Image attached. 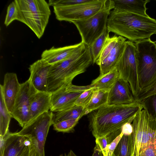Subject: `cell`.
<instances>
[{"label": "cell", "mask_w": 156, "mask_h": 156, "mask_svg": "<svg viewBox=\"0 0 156 156\" xmlns=\"http://www.w3.org/2000/svg\"><path fill=\"white\" fill-rule=\"evenodd\" d=\"M67 156H77L75 153L71 150L67 154Z\"/></svg>", "instance_id": "f35d334b"}, {"label": "cell", "mask_w": 156, "mask_h": 156, "mask_svg": "<svg viewBox=\"0 0 156 156\" xmlns=\"http://www.w3.org/2000/svg\"><path fill=\"white\" fill-rule=\"evenodd\" d=\"M51 65L41 59L30 66L29 79L38 92H48L47 81Z\"/></svg>", "instance_id": "9a60e30c"}, {"label": "cell", "mask_w": 156, "mask_h": 156, "mask_svg": "<svg viewBox=\"0 0 156 156\" xmlns=\"http://www.w3.org/2000/svg\"><path fill=\"white\" fill-rule=\"evenodd\" d=\"M156 94V80L152 84L145 88L141 89L134 97L135 101L141 103L148 97Z\"/></svg>", "instance_id": "f546056e"}, {"label": "cell", "mask_w": 156, "mask_h": 156, "mask_svg": "<svg viewBox=\"0 0 156 156\" xmlns=\"http://www.w3.org/2000/svg\"><path fill=\"white\" fill-rule=\"evenodd\" d=\"M87 114L88 113L84 107L75 105L70 108L54 113L53 124L55 122L65 120L80 119L83 116Z\"/></svg>", "instance_id": "7402d4cb"}, {"label": "cell", "mask_w": 156, "mask_h": 156, "mask_svg": "<svg viewBox=\"0 0 156 156\" xmlns=\"http://www.w3.org/2000/svg\"><path fill=\"white\" fill-rule=\"evenodd\" d=\"M112 9V0H107L105 7L94 15L84 20L72 22L80 34L81 41L89 47L107 27L108 19Z\"/></svg>", "instance_id": "52a82bcc"}, {"label": "cell", "mask_w": 156, "mask_h": 156, "mask_svg": "<svg viewBox=\"0 0 156 156\" xmlns=\"http://www.w3.org/2000/svg\"><path fill=\"white\" fill-rule=\"evenodd\" d=\"M112 156H115V155L114 154V153H113L112 155Z\"/></svg>", "instance_id": "60d3db41"}, {"label": "cell", "mask_w": 156, "mask_h": 156, "mask_svg": "<svg viewBox=\"0 0 156 156\" xmlns=\"http://www.w3.org/2000/svg\"><path fill=\"white\" fill-rule=\"evenodd\" d=\"M107 27L109 32L136 43L156 34V20L149 16L117 11H111Z\"/></svg>", "instance_id": "7a4b0ae2"}, {"label": "cell", "mask_w": 156, "mask_h": 156, "mask_svg": "<svg viewBox=\"0 0 156 156\" xmlns=\"http://www.w3.org/2000/svg\"><path fill=\"white\" fill-rule=\"evenodd\" d=\"M109 33L107 27L89 47L93 59V64L96 63L98 60L107 39L109 36Z\"/></svg>", "instance_id": "d4e9b609"}, {"label": "cell", "mask_w": 156, "mask_h": 156, "mask_svg": "<svg viewBox=\"0 0 156 156\" xmlns=\"http://www.w3.org/2000/svg\"><path fill=\"white\" fill-rule=\"evenodd\" d=\"M143 108L141 103L135 101L128 104L107 105L92 112L90 123L93 136L96 138L113 134L119 135L122 126L132 122Z\"/></svg>", "instance_id": "6da1fadb"}, {"label": "cell", "mask_w": 156, "mask_h": 156, "mask_svg": "<svg viewBox=\"0 0 156 156\" xmlns=\"http://www.w3.org/2000/svg\"><path fill=\"white\" fill-rule=\"evenodd\" d=\"M119 77L118 71L115 67L106 74L100 75L98 77L92 81L90 85L80 86L79 90L84 91L89 89H94L108 91Z\"/></svg>", "instance_id": "ffe728a7"}, {"label": "cell", "mask_w": 156, "mask_h": 156, "mask_svg": "<svg viewBox=\"0 0 156 156\" xmlns=\"http://www.w3.org/2000/svg\"><path fill=\"white\" fill-rule=\"evenodd\" d=\"M150 38L135 43V58L140 90L156 80V44Z\"/></svg>", "instance_id": "8992f818"}, {"label": "cell", "mask_w": 156, "mask_h": 156, "mask_svg": "<svg viewBox=\"0 0 156 156\" xmlns=\"http://www.w3.org/2000/svg\"><path fill=\"white\" fill-rule=\"evenodd\" d=\"M132 122H128L124 124L121 129V132L124 135H130L133 132Z\"/></svg>", "instance_id": "e575fe53"}, {"label": "cell", "mask_w": 156, "mask_h": 156, "mask_svg": "<svg viewBox=\"0 0 156 156\" xmlns=\"http://www.w3.org/2000/svg\"><path fill=\"white\" fill-rule=\"evenodd\" d=\"M21 83L18 80L16 74L7 73L4 77L3 85L0 84L4 100L10 114L20 87Z\"/></svg>", "instance_id": "e0dca14e"}, {"label": "cell", "mask_w": 156, "mask_h": 156, "mask_svg": "<svg viewBox=\"0 0 156 156\" xmlns=\"http://www.w3.org/2000/svg\"><path fill=\"white\" fill-rule=\"evenodd\" d=\"M29 145L27 146L21 156H29Z\"/></svg>", "instance_id": "74e56055"}, {"label": "cell", "mask_w": 156, "mask_h": 156, "mask_svg": "<svg viewBox=\"0 0 156 156\" xmlns=\"http://www.w3.org/2000/svg\"><path fill=\"white\" fill-rule=\"evenodd\" d=\"M135 101L129 83L119 77L108 91L107 105L128 104Z\"/></svg>", "instance_id": "4fadbf2b"}, {"label": "cell", "mask_w": 156, "mask_h": 156, "mask_svg": "<svg viewBox=\"0 0 156 156\" xmlns=\"http://www.w3.org/2000/svg\"><path fill=\"white\" fill-rule=\"evenodd\" d=\"M108 91L95 90L91 98L85 108L87 113L96 110L107 105Z\"/></svg>", "instance_id": "603a6c76"}, {"label": "cell", "mask_w": 156, "mask_h": 156, "mask_svg": "<svg viewBox=\"0 0 156 156\" xmlns=\"http://www.w3.org/2000/svg\"><path fill=\"white\" fill-rule=\"evenodd\" d=\"M19 14L18 8L14 1L11 2L8 5L7 10L4 24L8 26L14 20H18Z\"/></svg>", "instance_id": "f1b7e54d"}, {"label": "cell", "mask_w": 156, "mask_h": 156, "mask_svg": "<svg viewBox=\"0 0 156 156\" xmlns=\"http://www.w3.org/2000/svg\"><path fill=\"white\" fill-rule=\"evenodd\" d=\"M123 135V134L121 132L119 135L116 136L108 145L106 151V156H112L114 151Z\"/></svg>", "instance_id": "d6a6232c"}, {"label": "cell", "mask_w": 156, "mask_h": 156, "mask_svg": "<svg viewBox=\"0 0 156 156\" xmlns=\"http://www.w3.org/2000/svg\"><path fill=\"white\" fill-rule=\"evenodd\" d=\"M92 63L90 48L83 43L69 58L51 65L47 81L48 92L52 94L72 84L73 79L84 73Z\"/></svg>", "instance_id": "3957f363"}, {"label": "cell", "mask_w": 156, "mask_h": 156, "mask_svg": "<svg viewBox=\"0 0 156 156\" xmlns=\"http://www.w3.org/2000/svg\"><path fill=\"white\" fill-rule=\"evenodd\" d=\"M92 156H104L102 151L100 148L96 145Z\"/></svg>", "instance_id": "8d00e7d4"}, {"label": "cell", "mask_w": 156, "mask_h": 156, "mask_svg": "<svg viewBox=\"0 0 156 156\" xmlns=\"http://www.w3.org/2000/svg\"><path fill=\"white\" fill-rule=\"evenodd\" d=\"M130 135H123L113 153L115 156H130Z\"/></svg>", "instance_id": "4316f807"}, {"label": "cell", "mask_w": 156, "mask_h": 156, "mask_svg": "<svg viewBox=\"0 0 156 156\" xmlns=\"http://www.w3.org/2000/svg\"><path fill=\"white\" fill-rule=\"evenodd\" d=\"M141 103L150 116L156 121V94L148 97Z\"/></svg>", "instance_id": "83f0119b"}, {"label": "cell", "mask_w": 156, "mask_h": 156, "mask_svg": "<svg viewBox=\"0 0 156 156\" xmlns=\"http://www.w3.org/2000/svg\"><path fill=\"white\" fill-rule=\"evenodd\" d=\"M59 156H67V154L66 153L64 154H60Z\"/></svg>", "instance_id": "ab89813d"}, {"label": "cell", "mask_w": 156, "mask_h": 156, "mask_svg": "<svg viewBox=\"0 0 156 156\" xmlns=\"http://www.w3.org/2000/svg\"><path fill=\"white\" fill-rule=\"evenodd\" d=\"M18 8V20L27 25L40 38L44 34L51 14L45 0H15Z\"/></svg>", "instance_id": "277c9868"}, {"label": "cell", "mask_w": 156, "mask_h": 156, "mask_svg": "<svg viewBox=\"0 0 156 156\" xmlns=\"http://www.w3.org/2000/svg\"><path fill=\"white\" fill-rule=\"evenodd\" d=\"M126 40L116 35L108 37L96 62L99 67L100 75L106 74L116 67L125 49Z\"/></svg>", "instance_id": "8fae6325"}, {"label": "cell", "mask_w": 156, "mask_h": 156, "mask_svg": "<svg viewBox=\"0 0 156 156\" xmlns=\"http://www.w3.org/2000/svg\"><path fill=\"white\" fill-rule=\"evenodd\" d=\"M83 43L81 41L76 44L63 47L55 48L53 47L43 52L41 59L50 65H54L69 58Z\"/></svg>", "instance_id": "ac0fdd59"}, {"label": "cell", "mask_w": 156, "mask_h": 156, "mask_svg": "<svg viewBox=\"0 0 156 156\" xmlns=\"http://www.w3.org/2000/svg\"><path fill=\"white\" fill-rule=\"evenodd\" d=\"M113 9L148 16L146 13V4L149 0H112Z\"/></svg>", "instance_id": "44dd1931"}, {"label": "cell", "mask_w": 156, "mask_h": 156, "mask_svg": "<svg viewBox=\"0 0 156 156\" xmlns=\"http://www.w3.org/2000/svg\"><path fill=\"white\" fill-rule=\"evenodd\" d=\"M107 0H90L88 2L70 6L53 5L56 19L60 21L72 23L83 20L94 15L105 5Z\"/></svg>", "instance_id": "9c48e42d"}, {"label": "cell", "mask_w": 156, "mask_h": 156, "mask_svg": "<svg viewBox=\"0 0 156 156\" xmlns=\"http://www.w3.org/2000/svg\"><path fill=\"white\" fill-rule=\"evenodd\" d=\"M54 113L50 111L39 115L26 124L17 134L28 139L36 147L39 156H45L44 145Z\"/></svg>", "instance_id": "ba28073f"}, {"label": "cell", "mask_w": 156, "mask_h": 156, "mask_svg": "<svg viewBox=\"0 0 156 156\" xmlns=\"http://www.w3.org/2000/svg\"><path fill=\"white\" fill-rule=\"evenodd\" d=\"M136 47L133 42L127 41L124 52L116 67L119 77L129 83L134 97L140 91L135 58Z\"/></svg>", "instance_id": "30bf717a"}, {"label": "cell", "mask_w": 156, "mask_h": 156, "mask_svg": "<svg viewBox=\"0 0 156 156\" xmlns=\"http://www.w3.org/2000/svg\"><path fill=\"white\" fill-rule=\"evenodd\" d=\"M80 119H71L55 122L53 129L57 132L69 133L73 131Z\"/></svg>", "instance_id": "484cf974"}, {"label": "cell", "mask_w": 156, "mask_h": 156, "mask_svg": "<svg viewBox=\"0 0 156 156\" xmlns=\"http://www.w3.org/2000/svg\"><path fill=\"white\" fill-rule=\"evenodd\" d=\"M29 146V156H39L37 150L34 144L31 143Z\"/></svg>", "instance_id": "d590c367"}, {"label": "cell", "mask_w": 156, "mask_h": 156, "mask_svg": "<svg viewBox=\"0 0 156 156\" xmlns=\"http://www.w3.org/2000/svg\"><path fill=\"white\" fill-rule=\"evenodd\" d=\"M37 92L29 79L21 83L11 115L22 128L27 123L31 103Z\"/></svg>", "instance_id": "7c38bea8"}, {"label": "cell", "mask_w": 156, "mask_h": 156, "mask_svg": "<svg viewBox=\"0 0 156 156\" xmlns=\"http://www.w3.org/2000/svg\"><path fill=\"white\" fill-rule=\"evenodd\" d=\"M83 91H72L68 86L52 93L50 111L56 112L74 106L76 100Z\"/></svg>", "instance_id": "5bb4252c"}, {"label": "cell", "mask_w": 156, "mask_h": 156, "mask_svg": "<svg viewBox=\"0 0 156 156\" xmlns=\"http://www.w3.org/2000/svg\"><path fill=\"white\" fill-rule=\"evenodd\" d=\"M132 125L133 132L129 140L130 154L156 145V121L150 116L144 107L134 117Z\"/></svg>", "instance_id": "5b68a950"}, {"label": "cell", "mask_w": 156, "mask_h": 156, "mask_svg": "<svg viewBox=\"0 0 156 156\" xmlns=\"http://www.w3.org/2000/svg\"><path fill=\"white\" fill-rule=\"evenodd\" d=\"M95 90L90 89L84 91L76 100L75 105L85 108L90 102Z\"/></svg>", "instance_id": "4dcf8cb0"}, {"label": "cell", "mask_w": 156, "mask_h": 156, "mask_svg": "<svg viewBox=\"0 0 156 156\" xmlns=\"http://www.w3.org/2000/svg\"><path fill=\"white\" fill-rule=\"evenodd\" d=\"M133 156H156V145H151Z\"/></svg>", "instance_id": "836d02e7"}, {"label": "cell", "mask_w": 156, "mask_h": 156, "mask_svg": "<svg viewBox=\"0 0 156 156\" xmlns=\"http://www.w3.org/2000/svg\"><path fill=\"white\" fill-rule=\"evenodd\" d=\"M51 95V94L48 92L38 91L35 94L30 105L27 123L41 114L49 111Z\"/></svg>", "instance_id": "d6986e66"}, {"label": "cell", "mask_w": 156, "mask_h": 156, "mask_svg": "<svg viewBox=\"0 0 156 156\" xmlns=\"http://www.w3.org/2000/svg\"><path fill=\"white\" fill-rule=\"evenodd\" d=\"M96 145L101 150L104 156L106 155L108 145L110 143L107 136L98 137L96 138Z\"/></svg>", "instance_id": "1f68e13d"}, {"label": "cell", "mask_w": 156, "mask_h": 156, "mask_svg": "<svg viewBox=\"0 0 156 156\" xmlns=\"http://www.w3.org/2000/svg\"><path fill=\"white\" fill-rule=\"evenodd\" d=\"M11 118L4 100L2 89L0 87V136L3 137L9 132Z\"/></svg>", "instance_id": "cb8c5ba5"}, {"label": "cell", "mask_w": 156, "mask_h": 156, "mask_svg": "<svg viewBox=\"0 0 156 156\" xmlns=\"http://www.w3.org/2000/svg\"><path fill=\"white\" fill-rule=\"evenodd\" d=\"M3 153L0 156H21L30 142L25 137L9 132L3 137Z\"/></svg>", "instance_id": "2e32d148"}]
</instances>
